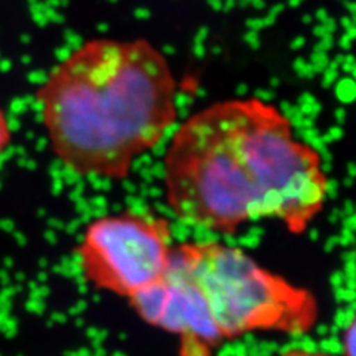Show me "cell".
<instances>
[{"label":"cell","instance_id":"cell-1","mask_svg":"<svg viewBox=\"0 0 356 356\" xmlns=\"http://www.w3.org/2000/svg\"><path fill=\"white\" fill-rule=\"evenodd\" d=\"M166 205L184 225L233 235L257 220L302 235L322 213L330 180L321 153L261 98L222 99L183 120L163 156Z\"/></svg>","mask_w":356,"mask_h":356},{"label":"cell","instance_id":"cell-2","mask_svg":"<svg viewBox=\"0 0 356 356\" xmlns=\"http://www.w3.org/2000/svg\"><path fill=\"white\" fill-rule=\"evenodd\" d=\"M36 103L64 168L108 181L127 180L178 116L172 67L143 38L85 40L49 70Z\"/></svg>","mask_w":356,"mask_h":356},{"label":"cell","instance_id":"cell-3","mask_svg":"<svg viewBox=\"0 0 356 356\" xmlns=\"http://www.w3.org/2000/svg\"><path fill=\"white\" fill-rule=\"evenodd\" d=\"M171 267L191 286L218 344L254 332L303 336L319 319V303L310 289L266 269L235 245H175Z\"/></svg>","mask_w":356,"mask_h":356},{"label":"cell","instance_id":"cell-4","mask_svg":"<svg viewBox=\"0 0 356 356\" xmlns=\"http://www.w3.org/2000/svg\"><path fill=\"white\" fill-rule=\"evenodd\" d=\"M174 248L168 220L127 209L89 221L76 259L88 284L131 302L168 272Z\"/></svg>","mask_w":356,"mask_h":356},{"label":"cell","instance_id":"cell-5","mask_svg":"<svg viewBox=\"0 0 356 356\" xmlns=\"http://www.w3.org/2000/svg\"><path fill=\"white\" fill-rule=\"evenodd\" d=\"M341 346L344 356H356V312L343 330Z\"/></svg>","mask_w":356,"mask_h":356},{"label":"cell","instance_id":"cell-6","mask_svg":"<svg viewBox=\"0 0 356 356\" xmlns=\"http://www.w3.org/2000/svg\"><path fill=\"white\" fill-rule=\"evenodd\" d=\"M13 137H14V129L13 125H10V119L5 108L0 107V156H2L10 144H13Z\"/></svg>","mask_w":356,"mask_h":356},{"label":"cell","instance_id":"cell-7","mask_svg":"<svg viewBox=\"0 0 356 356\" xmlns=\"http://www.w3.org/2000/svg\"><path fill=\"white\" fill-rule=\"evenodd\" d=\"M277 356H331L330 353L321 352V350H314V349H305V348H293V349H286L282 353Z\"/></svg>","mask_w":356,"mask_h":356}]
</instances>
